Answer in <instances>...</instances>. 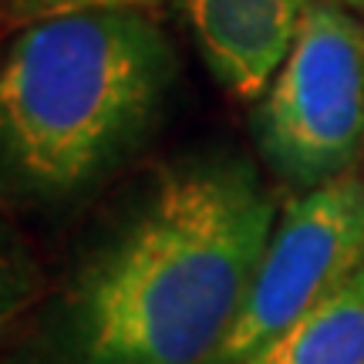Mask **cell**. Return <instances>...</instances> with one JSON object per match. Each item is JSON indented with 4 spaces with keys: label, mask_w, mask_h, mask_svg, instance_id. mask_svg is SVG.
I'll list each match as a JSON object with an SVG mask.
<instances>
[{
    "label": "cell",
    "mask_w": 364,
    "mask_h": 364,
    "mask_svg": "<svg viewBox=\"0 0 364 364\" xmlns=\"http://www.w3.org/2000/svg\"><path fill=\"white\" fill-rule=\"evenodd\" d=\"M277 216L273 189L233 149L159 169L71 294L81 364H213Z\"/></svg>",
    "instance_id": "obj_1"
},
{
    "label": "cell",
    "mask_w": 364,
    "mask_h": 364,
    "mask_svg": "<svg viewBox=\"0 0 364 364\" xmlns=\"http://www.w3.org/2000/svg\"><path fill=\"white\" fill-rule=\"evenodd\" d=\"M179 78L142 7L21 24L0 48V199L65 206L152 135Z\"/></svg>",
    "instance_id": "obj_2"
},
{
    "label": "cell",
    "mask_w": 364,
    "mask_h": 364,
    "mask_svg": "<svg viewBox=\"0 0 364 364\" xmlns=\"http://www.w3.org/2000/svg\"><path fill=\"white\" fill-rule=\"evenodd\" d=\"M263 162L307 193L364 162V17L314 0L294 48L253 108Z\"/></svg>",
    "instance_id": "obj_3"
},
{
    "label": "cell",
    "mask_w": 364,
    "mask_h": 364,
    "mask_svg": "<svg viewBox=\"0 0 364 364\" xmlns=\"http://www.w3.org/2000/svg\"><path fill=\"white\" fill-rule=\"evenodd\" d=\"M364 263V176L294 193L284 203L243 311L213 364H243Z\"/></svg>",
    "instance_id": "obj_4"
},
{
    "label": "cell",
    "mask_w": 364,
    "mask_h": 364,
    "mask_svg": "<svg viewBox=\"0 0 364 364\" xmlns=\"http://www.w3.org/2000/svg\"><path fill=\"white\" fill-rule=\"evenodd\" d=\"M209 75L240 102H260L314 0H176Z\"/></svg>",
    "instance_id": "obj_5"
},
{
    "label": "cell",
    "mask_w": 364,
    "mask_h": 364,
    "mask_svg": "<svg viewBox=\"0 0 364 364\" xmlns=\"http://www.w3.org/2000/svg\"><path fill=\"white\" fill-rule=\"evenodd\" d=\"M243 364H364V263Z\"/></svg>",
    "instance_id": "obj_6"
},
{
    "label": "cell",
    "mask_w": 364,
    "mask_h": 364,
    "mask_svg": "<svg viewBox=\"0 0 364 364\" xmlns=\"http://www.w3.org/2000/svg\"><path fill=\"white\" fill-rule=\"evenodd\" d=\"M38 294V267L24 240L0 216V331L27 311Z\"/></svg>",
    "instance_id": "obj_7"
},
{
    "label": "cell",
    "mask_w": 364,
    "mask_h": 364,
    "mask_svg": "<svg viewBox=\"0 0 364 364\" xmlns=\"http://www.w3.org/2000/svg\"><path fill=\"white\" fill-rule=\"evenodd\" d=\"M152 0H0V14L14 24H31L44 17H61V14L81 11H105V7H145Z\"/></svg>",
    "instance_id": "obj_8"
},
{
    "label": "cell",
    "mask_w": 364,
    "mask_h": 364,
    "mask_svg": "<svg viewBox=\"0 0 364 364\" xmlns=\"http://www.w3.org/2000/svg\"><path fill=\"white\" fill-rule=\"evenodd\" d=\"M344 7H351V11H364V0H341Z\"/></svg>",
    "instance_id": "obj_9"
}]
</instances>
